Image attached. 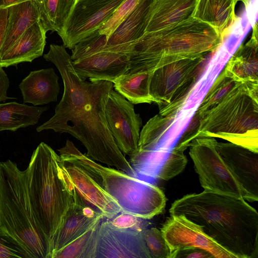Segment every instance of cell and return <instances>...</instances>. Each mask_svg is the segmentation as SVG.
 I'll return each mask as SVG.
<instances>
[{
    "instance_id": "6da1fadb",
    "label": "cell",
    "mask_w": 258,
    "mask_h": 258,
    "mask_svg": "<svg viewBox=\"0 0 258 258\" xmlns=\"http://www.w3.org/2000/svg\"><path fill=\"white\" fill-rule=\"evenodd\" d=\"M43 57L57 68L64 90L54 114L37 126V132L52 130L69 134L81 142L91 159L137 177L115 144L107 123L106 105L113 83L105 80L88 82L80 78L63 45L50 44Z\"/></svg>"
},
{
    "instance_id": "7a4b0ae2",
    "label": "cell",
    "mask_w": 258,
    "mask_h": 258,
    "mask_svg": "<svg viewBox=\"0 0 258 258\" xmlns=\"http://www.w3.org/2000/svg\"><path fill=\"white\" fill-rule=\"evenodd\" d=\"M169 213L201 226L236 258L258 257V213L242 198L204 190L175 200Z\"/></svg>"
},
{
    "instance_id": "3957f363",
    "label": "cell",
    "mask_w": 258,
    "mask_h": 258,
    "mask_svg": "<svg viewBox=\"0 0 258 258\" xmlns=\"http://www.w3.org/2000/svg\"><path fill=\"white\" fill-rule=\"evenodd\" d=\"M25 172L33 210L51 242L80 196L59 155L44 142L34 151Z\"/></svg>"
},
{
    "instance_id": "277c9868",
    "label": "cell",
    "mask_w": 258,
    "mask_h": 258,
    "mask_svg": "<svg viewBox=\"0 0 258 258\" xmlns=\"http://www.w3.org/2000/svg\"><path fill=\"white\" fill-rule=\"evenodd\" d=\"M0 227L14 238L30 258H51V241L33 210L26 172L10 160L0 162Z\"/></svg>"
},
{
    "instance_id": "5b68a950",
    "label": "cell",
    "mask_w": 258,
    "mask_h": 258,
    "mask_svg": "<svg viewBox=\"0 0 258 258\" xmlns=\"http://www.w3.org/2000/svg\"><path fill=\"white\" fill-rule=\"evenodd\" d=\"M258 91L238 83L201 118L196 138H219L258 152Z\"/></svg>"
},
{
    "instance_id": "8992f818",
    "label": "cell",
    "mask_w": 258,
    "mask_h": 258,
    "mask_svg": "<svg viewBox=\"0 0 258 258\" xmlns=\"http://www.w3.org/2000/svg\"><path fill=\"white\" fill-rule=\"evenodd\" d=\"M222 41L212 27L191 17L158 31L145 33L133 42V49L156 60L160 67L180 59L214 51Z\"/></svg>"
},
{
    "instance_id": "52a82bcc",
    "label": "cell",
    "mask_w": 258,
    "mask_h": 258,
    "mask_svg": "<svg viewBox=\"0 0 258 258\" xmlns=\"http://www.w3.org/2000/svg\"><path fill=\"white\" fill-rule=\"evenodd\" d=\"M205 55L180 59L153 72L150 93L159 107V114H176L206 68Z\"/></svg>"
},
{
    "instance_id": "ba28073f",
    "label": "cell",
    "mask_w": 258,
    "mask_h": 258,
    "mask_svg": "<svg viewBox=\"0 0 258 258\" xmlns=\"http://www.w3.org/2000/svg\"><path fill=\"white\" fill-rule=\"evenodd\" d=\"M102 186L117 202L121 212L151 219L164 211L166 198L162 190L152 182L107 167Z\"/></svg>"
},
{
    "instance_id": "9c48e42d",
    "label": "cell",
    "mask_w": 258,
    "mask_h": 258,
    "mask_svg": "<svg viewBox=\"0 0 258 258\" xmlns=\"http://www.w3.org/2000/svg\"><path fill=\"white\" fill-rule=\"evenodd\" d=\"M215 138H195L189 145V154L204 190L230 195L248 202L253 200L231 172L216 148Z\"/></svg>"
},
{
    "instance_id": "30bf717a",
    "label": "cell",
    "mask_w": 258,
    "mask_h": 258,
    "mask_svg": "<svg viewBox=\"0 0 258 258\" xmlns=\"http://www.w3.org/2000/svg\"><path fill=\"white\" fill-rule=\"evenodd\" d=\"M123 0H76L60 33L63 46L72 49L98 29Z\"/></svg>"
},
{
    "instance_id": "8fae6325",
    "label": "cell",
    "mask_w": 258,
    "mask_h": 258,
    "mask_svg": "<svg viewBox=\"0 0 258 258\" xmlns=\"http://www.w3.org/2000/svg\"><path fill=\"white\" fill-rule=\"evenodd\" d=\"M160 230L168 246L170 258H175L182 249L191 247L204 249L213 257L236 258L183 215H170Z\"/></svg>"
},
{
    "instance_id": "7c38bea8",
    "label": "cell",
    "mask_w": 258,
    "mask_h": 258,
    "mask_svg": "<svg viewBox=\"0 0 258 258\" xmlns=\"http://www.w3.org/2000/svg\"><path fill=\"white\" fill-rule=\"evenodd\" d=\"M107 123L120 151L129 156L137 149L142 120L133 104L112 90L105 109Z\"/></svg>"
},
{
    "instance_id": "4fadbf2b",
    "label": "cell",
    "mask_w": 258,
    "mask_h": 258,
    "mask_svg": "<svg viewBox=\"0 0 258 258\" xmlns=\"http://www.w3.org/2000/svg\"><path fill=\"white\" fill-rule=\"evenodd\" d=\"M95 258H151L142 231L116 228L101 221Z\"/></svg>"
},
{
    "instance_id": "5bb4252c",
    "label": "cell",
    "mask_w": 258,
    "mask_h": 258,
    "mask_svg": "<svg viewBox=\"0 0 258 258\" xmlns=\"http://www.w3.org/2000/svg\"><path fill=\"white\" fill-rule=\"evenodd\" d=\"M216 148L242 187L258 201V152L231 143L218 142Z\"/></svg>"
},
{
    "instance_id": "9a60e30c",
    "label": "cell",
    "mask_w": 258,
    "mask_h": 258,
    "mask_svg": "<svg viewBox=\"0 0 258 258\" xmlns=\"http://www.w3.org/2000/svg\"><path fill=\"white\" fill-rule=\"evenodd\" d=\"M76 74L83 80L113 82L126 74L130 68L129 55L125 52L101 51L90 56L72 60Z\"/></svg>"
},
{
    "instance_id": "2e32d148",
    "label": "cell",
    "mask_w": 258,
    "mask_h": 258,
    "mask_svg": "<svg viewBox=\"0 0 258 258\" xmlns=\"http://www.w3.org/2000/svg\"><path fill=\"white\" fill-rule=\"evenodd\" d=\"M62 162L78 194L87 203L108 219L121 212L116 200L91 175L75 164Z\"/></svg>"
},
{
    "instance_id": "e0dca14e",
    "label": "cell",
    "mask_w": 258,
    "mask_h": 258,
    "mask_svg": "<svg viewBox=\"0 0 258 258\" xmlns=\"http://www.w3.org/2000/svg\"><path fill=\"white\" fill-rule=\"evenodd\" d=\"M103 218L100 212L80 196L67 211L52 239V253L78 237Z\"/></svg>"
},
{
    "instance_id": "ac0fdd59",
    "label": "cell",
    "mask_w": 258,
    "mask_h": 258,
    "mask_svg": "<svg viewBox=\"0 0 258 258\" xmlns=\"http://www.w3.org/2000/svg\"><path fill=\"white\" fill-rule=\"evenodd\" d=\"M224 70L236 82L258 86V41L256 22L250 39L239 46Z\"/></svg>"
},
{
    "instance_id": "d6986e66",
    "label": "cell",
    "mask_w": 258,
    "mask_h": 258,
    "mask_svg": "<svg viewBox=\"0 0 258 258\" xmlns=\"http://www.w3.org/2000/svg\"><path fill=\"white\" fill-rule=\"evenodd\" d=\"M46 33L40 20L34 23L0 57V67L7 68L22 62H31L41 56L46 44Z\"/></svg>"
},
{
    "instance_id": "ffe728a7",
    "label": "cell",
    "mask_w": 258,
    "mask_h": 258,
    "mask_svg": "<svg viewBox=\"0 0 258 258\" xmlns=\"http://www.w3.org/2000/svg\"><path fill=\"white\" fill-rule=\"evenodd\" d=\"M155 1L141 0L110 35L102 51L130 44L143 36Z\"/></svg>"
},
{
    "instance_id": "44dd1931",
    "label": "cell",
    "mask_w": 258,
    "mask_h": 258,
    "mask_svg": "<svg viewBox=\"0 0 258 258\" xmlns=\"http://www.w3.org/2000/svg\"><path fill=\"white\" fill-rule=\"evenodd\" d=\"M58 80L51 68L31 72L19 85L24 102L37 106L56 101L60 90Z\"/></svg>"
},
{
    "instance_id": "7402d4cb",
    "label": "cell",
    "mask_w": 258,
    "mask_h": 258,
    "mask_svg": "<svg viewBox=\"0 0 258 258\" xmlns=\"http://www.w3.org/2000/svg\"><path fill=\"white\" fill-rule=\"evenodd\" d=\"M238 0H197L192 17L212 27L223 40L237 18Z\"/></svg>"
},
{
    "instance_id": "603a6c76",
    "label": "cell",
    "mask_w": 258,
    "mask_h": 258,
    "mask_svg": "<svg viewBox=\"0 0 258 258\" xmlns=\"http://www.w3.org/2000/svg\"><path fill=\"white\" fill-rule=\"evenodd\" d=\"M197 0H156L145 33L158 31L192 17Z\"/></svg>"
},
{
    "instance_id": "cb8c5ba5",
    "label": "cell",
    "mask_w": 258,
    "mask_h": 258,
    "mask_svg": "<svg viewBox=\"0 0 258 258\" xmlns=\"http://www.w3.org/2000/svg\"><path fill=\"white\" fill-rule=\"evenodd\" d=\"M8 15L0 57L17 41L23 33L39 20L38 8L35 0H30L8 8Z\"/></svg>"
},
{
    "instance_id": "d4e9b609",
    "label": "cell",
    "mask_w": 258,
    "mask_h": 258,
    "mask_svg": "<svg viewBox=\"0 0 258 258\" xmlns=\"http://www.w3.org/2000/svg\"><path fill=\"white\" fill-rule=\"evenodd\" d=\"M48 109V106H29L15 101L0 104V132H15L34 125Z\"/></svg>"
},
{
    "instance_id": "484cf974",
    "label": "cell",
    "mask_w": 258,
    "mask_h": 258,
    "mask_svg": "<svg viewBox=\"0 0 258 258\" xmlns=\"http://www.w3.org/2000/svg\"><path fill=\"white\" fill-rule=\"evenodd\" d=\"M153 71L140 72L121 75L112 83L116 91L133 104H151L150 84Z\"/></svg>"
},
{
    "instance_id": "4316f807",
    "label": "cell",
    "mask_w": 258,
    "mask_h": 258,
    "mask_svg": "<svg viewBox=\"0 0 258 258\" xmlns=\"http://www.w3.org/2000/svg\"><path fill=\"white\" fill-rule=\"evenodd\" d=\"M45 31L60 33L76 0H35Z\"/></svg>"
},
{
    "instance_id": "83f0119b",
    "label": "cell",
    "mask_w": 258,
    "mask_h": 258,
    "mask_svg": "<svg viewBox=\"0 0 258 258\" xmlns=\"http://www.w3.org/2000/svg\"><path fill=\"white\" fill-rule=\"evenodd\" d=\"M98 221L78 237L51 253V258H95Z\"/></svg>"
},
{
    "instance_id": "f1b7e54d",
    "label": "cell",
    "mask_w": 258,
    "mask_h": 258,
    "mask_svg": "<svg viewBox=\"0 0 258 258\" xmlns=\"http://www.w3.org/2000/svg\"><path fill=\"white\" fill-rule=\"evenodd\" d=\"M175 114L161 115L158 114L150 118L140 132L136 150H148L156 146L173 123Z\"/></svg>"
},
{
    "instance_id": "f546056e",
    "label": "cell",
    "mask_w": 258,
    "mask_h": 258,
    "mask_svg": "<svg viewBox=\"0 0 258 258\" xmlns=\"http://www.w3.org/2000/svg\"><path fill=\"white\" fill-rule=\"evenodd\" d=\"M58 151L62 161L70 162L79 166L102 186L103 174L107 167L98 164L86 155L83 154L73 142L69 140H67L64 146Z\"/></svg>"
},
{
    "instance_id": "4dcf8cb0",
    "label": "cell",
    "mask_w": 258,
    "mask_h": 258,
    "mask_svg": "<svg viewBox=\"0 0 258 258\" xmlns=\"http://www.w3.org/2000/svg\"><path fill=\"white\" fill-rule=\"evenodd\" d=\"M238 83L228 76L223 70L206 94L196 112L203 116L220 103Z\"/></svg>"
},
{
    "instance_id": "1f68e13d",
    "label": "cell",
    "mask_w": 258,
    "mask_h": 258,
    "mask_svg": "<svg viewBox=\"0 0 258 258\" xmlns=\"http://www.w3.org/2000/svg\"><path fill=\"white\" fill-rule=\"evenodd\" d=\"M107 41V36L100 33L98 29L96 30L72 49V60H77L102 51Z\"/></svg>"
},
{
    "instance_id": "d6a6232c",
    "label": "cell",
    "mask_w": 258,
    "mask_h": 258,
    "mask_svg": "<svg viewBox=\"0 0 258 258\" xmlns=\"http://www.w3.org/2000/svg\"><path fill=\"white\" fill-rule=\"evenodd\" d=\"M142 234L151 258H170V251L161 230L145 228Z\"/></svg>"
},
{
    "instance_id": "836d02e7",
    "label": "cell",
    "mask_w": 258,
    "mask_h": 258,
    "mask_svg": "<svg viewBox=\"0 0 258 258\" xmlns=\"http://www.w3.org/2000/svg\"><path fill=\"white\" fill-rule=\"evenodd\" d=\"M141 0H123L114 11L109 19L99 29L101 34L108 39L116 28L135 8Z\"/></svg>"
},
{
    "instance_id": "e575fe53",
    "label": "cell",
    "mask_w": 258,
    "mask_h": 258,
    "mask_svg": "<svg viewBox=\"0 0 258 258\" xmlns=\"http://www.w3.org/2000/svg\"><path fill=\"white\" fill-rule=\"evenodd\" d=\"M0 258H30L17 241L1 227Z\"/></svg>"
},
{
    "instance_id": "d590c367",
    "label": "cell",
    "mask_w": 258,
    "mask_h": 258,
    "mask_svg": "<svg viewBox=\"0 0 258 258\" xmlns=\"http://www.w3.org/2000/svg\"><path fill=\"white\" fill-rule=\"evenodd\" d=\"M144 219L131 214L120 212L111 219L108 220L113 226L121 228L143 231Z\"/></svg>"
},
{
    "instance_id": "8d00e7d4",
    "label": "cell",
    "mask_w": 258,
    "mask_h": 258,
    "mask_svg": "<svg viewBox=\"0 0 258 258\" xmlns=\"http://www.w3.org/2000/svg\"><path fill=\"white\" fill-rule=\"evenodd\" d=\"M202 116L196 112L185 131L175 144L178 147L186 150L191 141L196 138Z\"/></svg>"
},
{
    "instance_id": "74e56055",
    "label": "cell",
    "mask_w": 258,
    "mask_h": 258,
    "mask_svg": "<svg viewBox=\"0 0 258 258\" xmlns=\"http://www.w3.org/2000/svg\"><path fill=\"white\" fill-rule=\"evenodd\" d=\"M213 255L207 251L199 248H188L179 251L175 258H212Z\"/></svg>"
},
{
    "instance_id": "f35d334b",
    "label": "cell",
    "mask_w": 258,
    "mask_h": 258,
    "mask_svg": "<svg viewBox=\"0 0 258 258\" xmlns=\"http://www.w3.org/2000/svg\"><path fill=\"white\" fill-rule=\"evenodd\" d=\"M10 85L8 77L3 70L0 67V102L7 99H13L7 96V91Z\"/></svg>"
},
{
    "instance_id": "ab89813d",
    "label": "cell",
    "mask_w": 258,
    "mask_h": 258,
    "mask_svg": "<svg viewBox=\"0 0 258 258\" xmlns=\"http://www.w3.org/2000/svg\"><path fill=\"white\" fill-rule=\"evenodd\" d=\"M8 8L0 9V50L5 37L8 20Z\"/></svg>"
},
{
    "instance_id": "60d3db41",
    "label": "cell",
    "mask_w": 258,
    "mask_h": 258,
    "mask_svg": "<svg viewBox=\"0 0 258 258\" xmlns=\"http://www.w3.org/2000/svg\"><path fill=\"white\" fill-rule=\"evenodd\" d=\"M30 0H0V9L8 8L9 7Z\"/></svg>"
}]
</instances>
